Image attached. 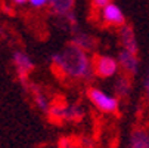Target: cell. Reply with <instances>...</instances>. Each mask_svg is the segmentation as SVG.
I'll list each match as a JSON object with an SVG mask.
<instances>
[{
	"label": "cell",
	"mask_w": 149,
	"mask_h": 148,
	"mask_svg": "<svg viewBox=\"0 0 149 148\" xmlns=\"http://www.w3.org/2000/svg\"><path fill=\"white\" fill-rule=\"evenodd\" d=\"M13 3H16V5H24V3H27L28 0H12Z\"/></svg>",
	"instance_id": "cell-18"
},
{
	"label": "cell",
	"mask_w": 149,
	"mask_h": 148,
	"mask_svg": "<svg viewBox=\"0 0 149 148\" xmlns=\"http://www.w3.org/2000/svg\"><path fill=\"white\" fill-rule=\"evenodd\" d=\"M102 21L106 24V25H112V27H123L125 25V18H124V13L123 11L114 5V3H109L108 6H105L102 9Z\"/></svg>",
	"instance_id": "cell-5"
},
{
	"label": "cell",
	"mask_w": 149,
	"mask_h": 148,
	"mask_svg": "<svg viewBox=\"0 0 149 148\" xmlns=\"http://www.w3.org/2000/svg\"><path fill=\"white\" fill-rule=\"evenodd\" d=\"M58 145L59 148H81L80 142H75L74 139H70V138H62Z\"/></svg>",
	"instance_id": "cell-14"
},
{
	"label": "cell",
	"mask_w": 149,
	"mask_h": 148,
	"mask_svg": "<svg viewBox=\"0 0 149 148\" xmlns=\"http://www.w3.org/2000/svg\"><path fill=\"white\" fill-rule=\"evenodd\" d=\"M118 62L121 68L124 70V73L127 76H136L137 74V70H139V61H137V55L136 53H132L129 51L123 49L118 55Z\"/></svg>",
	"instance_id": "cell-6"
},
{
	"label": "cell",
	"mask_w": 149,
	"mask_h": 148,
	"mask_svg": "<svg viewBox=\"0 0 149 148\" xmlns=\"http://www.w3.org/2000/svg\"><path fill=\"white\" fill-rule=\"evenodd\" d=\"M92 67H93L95 76H97L100 79H108V77H112L117 74L118 62L111 56L95 53L92 58Z\"/></svg>",
	"instance_id": "cell-3"
},
{
	"label": "cell",
	"mask_w": 149,
	"mask_h": 148,
	"mask_svg": "<svg viewBox=\"0 0 149 148\" xmlns=\"http://www.w3.org/2000/svg\"><path fill=\"white\" fill-rule=\"evenodd\" d=\"M111 3V0H92V5H93V8L95 9H103L105 6H108Z\"/></svg>",
	"instance_id": "cell-15"
},
{
	"label": "cell",
	"mask_w": 149,
	"mask_h": 148,
	"mask_svg": "<svg viewBox=\"0 0 149 148\" xmlns=\"http://www.w3.org/2000/svg\"><path fill=\"white\" fill-rule=\"evenodd\" d=\"M132 148H149V133L145 129H136L130 138Z\"/></svg>",
	"instance_id": "cell-9"
},
{
	"label": "cell",
	"mask_w": 149,
	"mask_h": 148,
	"mask_svg": "<svg viewBox=\"0 0 149 148\" xmlns=\"http://www.w3.org/2000/svg\"><path fill=\"white\" fill-rule=\"evenodd\" d=\"M114 89H115V93H117L118 98H127L129 93H130V90H132V79H130V76H127V74L120 76L115 81Z\"/></svg>",
	"instance_id": "cell-8"
},
{
	"label": "cell",
	"mask_w": 149,
	"mask_h": 148,
	"mask_svg": "<svg viewBox=\"0 0 149 148\" xmlns=\"http://www.w3.org/2000/svg\"><path fill=\"white\" fill-rule=\"evenodd\" d=\"M87 98H89V101L95 105V107L97 110H100L102 113H108V114L118 113V99L114 98V96L106 95L100 89L90 88L87 90Z\"/></svg>",
	"instance_id": "cell-2"
},
{
	"label": "cell",
	"mask_w": 149,
	"mask_h": 148,
	"mask_svg": "<svg viewBox=\"0 0 149 148\" xmlns=\"http://www.w3.org/2000/svg\"><path fill=\"white\" fill-rule=\"evenodd\" d=\"M72 43H75V45H77L78 48H81L83 51L90 52V51H93V49H95V46H96V40H95L93 37L87 36V34L78 33V34L74 37Z\"/></svg>",
	"instance_id": "cell-12"
},
{
	"label": "cell",
	"mask_w": 149,
	"mask_h": 148,
	"mask_svg": "<svg viewBox=\"0 0 149 148\" xmlns=\"http://www.w3.org/2000/svg\"><path fill=\"white\" fill-rule=\"evenodd\" d=\"M120 39H121V45H123V49L129 51L132 53H136L137 55V41H136V36H134V30L133 27L130 25H123L120 27Z\"/></svg>",
	"instance_id": "cell-7"
},
{
	"label": "cell",
	"mask_w": 149,
	"mask_h": 148,
	"mask_svg": "<svg viewBox=\"0 0 149 148\" xmlns=\"http://www.w3.org/2000/svg\"><path fill=\"white\" fill-rule=\"evenodd\" d=\"M52 65L56 74L74 80H89L95 74L87 52L75 43H70L61 53H55L52 56Z\"/></svg>",
	"instance_id": "cell-1"
},
{
	"label": "cell",
	"mask_w": 149,
	"mask_h": 148,
	"mask_svg": "<svg viewBox=\"0 0 149 148\" xmlns=\"http://www.w3.org/2000/svg\"><path fill=\"white\" fill-rule=\"evenodd\" d=\"M27 88H30V92L33 93V98H34V101H36V105L41 110V111H49V108H50V105H49V101H47V98L43 95V92L40 90V88L38 86H36V84H28Z\"/></svg>",
	"instance_id": "cell-11"
},
{
	"label": "cell",
	"mask_w": 149,
	"mask_h": 148,
	"mask_svg": "<svg viewBox=\"0 0 149 148\" xmlns=\"http://www.w3.org/2000/svg\"><path fill=\"white\" fill-rule=\"evenodd\" d=\"M13 64H15V68H16V74H18V79L22 81L24 86H27V77L28 74L33 71L34 68V64H33V61L30 59V56L24 52H13Z\"/></svg>",
	"instance_id": "cell-4"
},
{
	"label": "cell",
	"mask_w": 149,
	"mask_h": 148,
	"mask_svg": "<svg viewBox=\"0 0 149 148\" xmlns=\"http://www.w3.org/2000/svg\"><path fill=\"white\" fill-rule=\"evenodd\" d=\"M146 99H148V102H149V73H148V79H146Z\"/></svg>",
	"instance_id": "cell-17"
},
{
	"label": "cell",
	"mask_w": 149,
	"mask_h": 148,
	"mask_svg": "<svg viewBox=\"0 0 149 148\" xmlns=\"http://www.w3.org/2000/svg\"><path fill=\"white\" fill-rule=\"evenodd\" d=\"M28 2H30V5L33 8H43L50 2V0H28Z\"/></svg>",
	"instance_id": "cell-16"
},
{
	"label": "cell",
	"mask_w": 149,
	"mask_h": 148,
	"mask_svg": "<svg viewBox=\"0 0 149 148\" xmlns=\"http://www.w3.org/2000/svg\"><path fill=\"white\" fill-rule=\"evenodd\" d=\"M49 3H50V6H52V11H53L56 15L67 16L70 12H72V8H74L75 0H50Z\"/></svg>",
	"instance_id": "cell-10"
},
{
	"label": "cell",
	"mask_w": 149,
	"mask_h": 148,
	"mask_svg": "<svg viewBox=\"0 0 149 148\" xmlns=\"http://www.w3.org/2000/svg\"><path fill=\"white\" fill-rule=\"evenodd\" d=\"M83 119V110L78 107V105H74V107H70L68 111H67V120H71V121H80Z\"/></svg>",
	"instance_id": "cell-13"
}]
</instances>
